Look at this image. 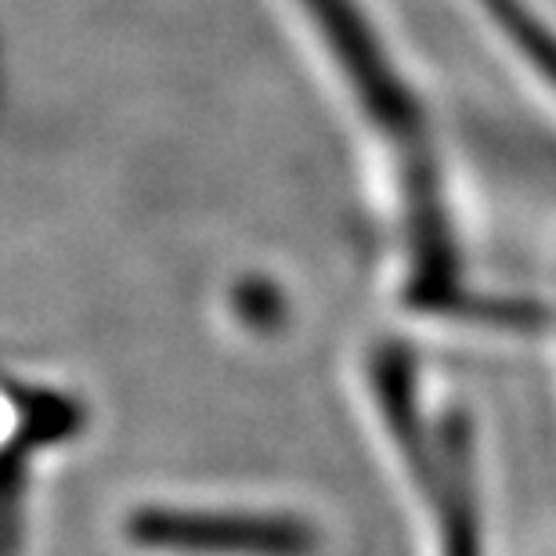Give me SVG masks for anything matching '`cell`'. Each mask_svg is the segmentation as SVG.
Returning <instances> with one entry per match:
<instances>
[{"label": "cell", "instance_id": "7a4b0ae2", "mask_svg": "<svg viewBox=\"0 0 556 556\" xmlns=\"http://www.w3.org/2000/svg\"><path fill=\"white\" fill-rule=\"evenodd\" d=\"M473 4L488 22H495L509 48L525 54V62H531V70L556 91V29L549 26V18H542L528 0H473Z\"/></svg>", "mask_w": 556, "mask_h": 556}, {"label": "cell", "instance_id": "6da1fadb", "mask_svg": "<svg viewBox=\"0 0 556 556\" xmlns=\"http://www.w3.org/2000/svg\"><path fill=\"white\" fill-rule=\"evenodd\" d=\"M135 539L185 556H318L321 535L293 514L264 509L149 506L135 520Z\"/></svg>", "mask_w": 556, "mask_h": 556}]
</instances>
